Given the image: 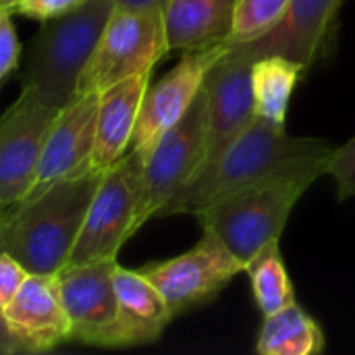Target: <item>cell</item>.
I'll return each mask as SVG.
<instances>
[{
  "label": "cell",
  "instance_id": "cell-1",
  "mask_svg": "<svg viewBox=\"0 0 355 355\" xmlns=\"http://www.w3.org/2000/svg\"><path fill=\"white\" fill-rule=\"evenodd\" d=\"M335 146L320 137H293L285 125L262 116L254 121L229 144V148L196 179L181 189L158 216L198 214L206 206L241 191L245 187L295 175L304 171H322L329 175Z\"/></svg>",
  "mask_w": 355,
  "mask_h": 355
},
{
  "label": "cell",
  "instance_id": "cell-2",
  "mask_svg": "<svg viewBox=\"0 0 355 355\" xmlns=\"http://www.w3.org/2000/svg\"><path fill=\"white\" fill-rule=\"evenodd\" d=\"M102 173L62 179L6 210L4 252L27 272L56 275L69 264Z\"/></svg>",
  "mask_w": 355,
  "mask_h": 355
},
{
  "label": "cell",
  "instance_id": "cell-3",
  "mask_svg": "<svg viewBox=\"0 0 355 355\" xmlns=\"http://www.w3.org/2000/svg\"><path fill=\"white\" fill-rule=\"evenodd\" d=\"M322 175V171H304L245 187L206 206L196 218L235 256L245 272L262 248L281 239L295 204Z\"/></svg>",
  "mask_w": 355,
  "mask_h": 355
},
{
  "label": "cell",
  "instance_id": "cell-4",
  "mask_svg": "<svg viewBox=\"0 0 355 355\" xmlns=\"http://www.w3.org/2000/svg\"><path fill=\"white\" fill-rule=\"evenodd\" d=\"M114 0H87L75 10L44 21L35 35L25 69L23 85L64 106L77 89V81L92 58Z\"/></svg>",
  "mask_w": 355,
  "mask_h": 355
},
{
  "label": "cell",
  "instance_id": "cell-5",
  "mask_svg": "<svg viewBox=\"0 0 355 355\" xmlns=\"http://www.w3.org/2000/svg\"><path fill=\"white\" fill-rule=\"evenodd\" d=\"M168 52L162 8H112L98 46L77 81V94L102 92L123 79L152 73Z\"/></svg>",
  "mask_w": 355,
  "mask_h": 355
},
{
  "label": "cell",
  "instance_id": "cell-6",
  "mask_svg": "<svg viewBox=\"0 0 355 355\" xmlns=\"http://www.w3.org/2000/svg\"><path fill=\"white\" fill-rule=\"evenodd\" d=\"M208 146V100L202 87L189 110L173 125L144 160L139 200L133 220L137 233L150 218L185 189L200 173Z\"/></svg>",
  "mask_w": 355,
  "mask_h": 355
},
{
  "label": "cell",
  "instance_id": "cell-7",
  "mask_svg": "<svg viewBox=\"0 0 355 355\" xmlns=\"http://www.w3.org/2000/svg\"><path fill=\"white\" fill-rule=\"evenodd\" d=\"M141 171L144 158L129 150L119 162L102 173L69 264L114 260L121 248L135 235L133 220L139 200Z\"/></svg>",
  "mask_w": 355,
  "mask_h": 355
},
{
  "label": "cell",
  "instance_id": "cell-8",
  "mask_svg": "<svg viewBox=\"0 0 355 355\" xmlns=\"http://www.w3.org/2000/svg\"><path fill=\"white\" fill-rule=\"evenodd\" d=\"M60 104L25 87L0 116V206H15L29 193L48 127Z\"/></svg>",
  "mask_w": 355,
  "mask_h": 355
},
{
  "label": "cell",
  "instance_id": "cell-9",
  "mask_svg": "<svg viewBox=\"0 0 355 355\" xmlns=\"http://www.w3.org/2000/svg\"><path fill=\"white\" fill-rule=\"evenodd\" d=\"M162 293L173 316L212 302L243 266L212 235L206 233L187 252L139 268Z\"/></svg>",
  "mask_w": 355,
  "mask_h": 355
},
{
  "label": "cell",
  "instance_id": "cell-10",
  "mask_svg": "<svg viewBox=\"0 0 355 355\" xmlns=\"http://www.w3.org/2000/svg\"><path fill=\"white\" fill-rule=\"evenodd\" d=\"M116 264V258L67 264L54 275L71 322L73 341L96 347H116L119 300L112 277Z\"/></svg>",
  "mask_w": 355,
  "mask_h": 355
},
{
  "label": "cell",
  "instance_id": "cell-11",
  "mask_svg": "<svg viewBox=\"0 0 355 355\" xmlns=\"http://www.w3.org/2000/svg\"><path fill=\"white\" fill-rule=\"evenodd\" d=\"M227 50V42L185 50L173 71L154 85H148L129 150L137 152L144 160L148 158L156 141L189 110L191 102L204 87L208 71Z\"/></svg>",
  "mask_w": 355,
  "mask_h": 355
},
{
  "label": "cell",
  "instance_id": "cell-12",
  "mask_svg": "<svg viewBox=\"0 0 355 355\" xmlns=\"http://www.w3.org/2000/svg\"><path fill=\"white\" fill-rule=\"evenodd\" d=\"M341 4L343 0H289L277 27L254 42L231 48L241 50L254 60L281 54L308 71L333 52Z\"/></svg>",
  "mask_w": 355,
  "mask_h": 355
},
{
  "label": "cell",
  "instance_id": "cell-13",
  "mask_svg": "<svg viewBox=\"0 0 355 355\" xmlns=\"http://www.w3.org/2000/svg\"><path fill=\"white\" fill-rule=\"evenodd\" d=\"M254 58L231 48L208 71L204 89L208 100V146L200 171L210 166L229 144L254 121L256 104L252 89Z\"/></svg>",
  "mask_w": 355,
  "mask_h": 355
},
{
  "label": "cell",
  "instance_id": "cell-14",
  "mask_svg": "<svg viewBox=\"0 0 355 355\" xmlns=\"http://www.w3.org/2000/svg\"><path fill=\"white\" fill-rule=\"evenodd\" d=\"M98 92L73 96L52 119L35 179L25 198L42 193L50 185L92 171V154L96 141Z\"/></svg>",
  "mask_w": 355,
  "mask_h": 355
},
{
  "label": "cell",
  "instance_id": "cell-15",
  "mask_svg": "<svg viewBox=\"0 0 355 355\" xmlns=\"http://www.w3.org/2000/svg\"><path fill=\"white\" fill-rule=\"evenodd\" d=\"M2 320L25 354H44L71 339V322L54 275L29 272L2 310Z\"/></svg>",
  "mask_w": 355,
  "mask_h": 355
},
{
  "label": "cell",
  "instance_id": "cell-16",
  "mask_svg": "<svg viewBox=\"0 0 355 355\" xmlns=\"http://www.w3.org/2000/svg\"><path fill=\"white\" fill-rule=\"evenodd\" d=\"M148 85L150 73H144L98 92L92 171L104 173L129 152Z\"/></svg>",
  "mask_w": 355,
  "mask_h": 355
},
{
  "label": "cell",
  "instance_id": "cell-17",
  "mask_svg": "<svg viewBox=\"0 0 355 355\" xmlns=\"http://www.w3.org/2000/svg\"><path fill=\"white\" fill-rule=\"evenodd\" d=\"M112 277L119 300L116 347H135L158 341L175 318L162 293L141 270L116 264Z\"/></svg>",
  "mask_w": 355,
  "mask_h": 355
},
{
  "label": "cell",
  "instance_id": "cell-18",
  "mask_svg": "<svg viewBox=\"0 0 355 355\" xmlns=\"http://www.w3.org/2000/svg\"><path fill=\"white\" fill-rule=\"evenodd\" d=\"M235 0H166L162 6L168 50H196L229 40Z\"/></svg>",
  "mask_w": 355,
  "mask_h": 355
},
{
  "label": "cell",
  "instance_id": "cell-19",
  "mask_svg": "<svg viewBox=\"0 0 355 355\" xmlns=\"http://www.w3.org/2000/svg\"><path fill=\"white\" fill-rule=\"evenodd\" d=\"M256 352L260 355H316L324 352V333L295 302L264 316Z\"/></svg>",
  "mask_w": 355,
  "mask_h": 355
},
{
  "label": "cell",
  "instance_id": "cell-20",
  "mask_svg": "<svg viewBox=\"0 0 355 355\" xmlns=\"http://www.w3.org/2000/svg\"><path fill=\"white\" fill-rule=\"evenodd\" d=\"M304 71L306 69L300 62L281 54H268L256 58L252 67L256 114L270 123L285 125L293 89L300 77L304 75Z\"/></svg>",
  "mask_w": 355,
  "mask_h": 355
},
{
  "label": "cell",
  "instance_id": "cell-21",
  "mask_svg": "<svg viewBox=\"0 0 355 355\" xmlns=\"http://www.w3.org/2000/svg\"><path fill=\"white\" fill-rule=\"evenodd\" d=\"M245 275L250 277L252 295L264 316H270L291 304H295V291L287 266L283 262L279 241L268 243L248 264Z\"/></svg>",
  "mask_w": 355,
  "mask_h": 355
},
{
  "label": "cell",
  "instance_id": "cell-22",
  "mask_svg": "<svg viewBox=\"0 0 355 355\" xmlns=\"http://www.w3.org/2000/svg\"><path fill=\"white\" fill-rule=\"evenodd\" d=\"M289 0H235L233 27L227 46L248 44L279 25Z\"/></svg>",
  "mask_w": 355,
  "mask_h": 355
},
{
  "label": "cell",
  "instance_id": "cell-23",
  "mask_svg": "<svg viewBox=\"0 0 355 355\" xmlns=\"http://www.w3.org/2000/svg\"><path fill=\"white\" fill-rule=\"evenodd\" d=\"M329 175L337 183V198L349 200L355 196V137H352L347 144L335 148L333 158H331V168Z\"/></svg>",
  "mask_w": 355,
  "mask_h": 355
},
{
  "label": "cell",
  "instance_id": "cell-24",
  "mask_svg": "<svg viewBox=\"0 0 355 355\" xmlns=\"http://www.w3.org/2000/svg\"><path fill=\"white\" fill-rule=\"evenodd\" d=\"M21 58V42L12 25V10L0 6V85L17 69Z\"/></svg>",
  "mask_w": 355,
  "mask_h": 355
},
{
  "label": "cell",
  "instance_id": "cell-25",
  "mask_svg": "<svg viewBox=\"0 0 355 355\" xmlns=\"http://www.w3.org/2000/svg\"><path fill=\"white\" fill-rule=\"evenodd\" d=\"M83 2H87V0H15L6 8H10L12 15L17 12V15H23V17L44 23V21H50V19H56L60 15L75 10Z\"/></svg>",
  "mask_w": 355,
  "mask_h": 355
},
{
  "label": "cell",
  "instance_id": "cell-26",
  "mask_svg": "<svg viewBox=\"0 0 355 355\" xmlns=\"http://www.w3.org/2000/svg\"><path fill=\"white\" fill-rule=\"evenodd\" d=\"M27 275L29 272L17 258H12L8 252L0 254V314L19 293Z\"/></svg>",
  "mask_w": 355,
  "mask_h": 355
},
{
  "label": "cell",
  "instance_id": "cell-27",
  "mask_svg": "<svg viewBox=\"0 0 355 355\" xmlns=\"http://www.w3.org/2000/svg\"><path fill=\"white\" fill-rule=\"evenodd\" d=\"M0 354L4 355H17V354H25L23 347L17 343V339L8 333L4 320H2V314H0Z\"/></svg>",
  "mask_w": 355,
  "mask_h": 355
},
{
  "label": "cell",
  "instance_id": "cell-28",
  "mask_svg": "<svg viewBox=\"0 0 355 355\" xmlns=\"http://www.w3.org/2000/svg\"><path fill=\"white\" fill-rule=\"evenodd\" d=\"M166 0H114L116 6H131V8H162Z\"/></svg>",
  "mask_w": 355,
  "mask_h": 355
},
{
  "label": "cell",
  "instance_id": "cell-29",
  "mask_svg": "<svg viewBox=\"0 0 355 355\" xmlns=\"http://www.w3.org/2000/svg\"><path fill=\"white\" fill-rule=\"evenodd\" d=\"M6 206H0V254L4 252V223H6Z\"/></svg>",
  "mask_w": 355,
  "mask_h": 355
},
{
  "label": "cell",
  "instance_id": "cell-30",
  "mask_svg": "<svg viewBox=\"0 0 355 355\" xmlns=\"http://www.w3.org/2000/svg\"><path fill=\"white\" fill-rule=\"evenodd\" d=\"M15 0H0V6H10Z\"/></svg>",
  "mask_w": 355,
  "mask_h": 355
}]
</instances>
